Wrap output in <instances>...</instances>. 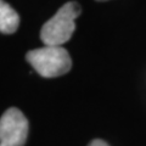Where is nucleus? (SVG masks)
Returning a JSON list of instances; mask_svg holds the SVG:
<instances>
[{
	"instance_id": "obj_1",
	"label": "nucleus",
	"mask_w": 146,
	"mask_h": 146,
	"mask_svg": "<svg viewBox=\"0 0 146 146\" xmlns=\"http://www.w3.org/2000/svg\"><path fill=\"white\" fill-rule=\"evenodd\" d=\"M80 12V5L76 1L66 3L61 6L60 10L45 22L40 31L43 43L50 46H62V44L67 43L76 31V20Z\"/></svg>"
},
{
	"instance_id": "obj_2",
	"label": "nucleus",
	"mask_w": 146,
	"mask_h": 146,
	"mask_svg": "<svg viewBox=\"0 0 146 146\" xmlns=\"http://www.w3.org/2000/svg\"><path fill=\"white\" fill-rule=\"evenodd\" d=\"M26 60L36 73L45 78L60 77L71 70L72 60L68 51L62 46H50L31 50L26 54Z\"/></svg>"
},
{
	"instance_id": "obj_3",
	"label": "nucleus",
	"mask_w": 146,
	"mask_h": 146,
	"mask_svg": "<svg viewBox=\"0 0 146 146\" xmlns=\"http://www.w3.org/2000/svg\"><path fill=\"white\" fill-rule=\"evenodd\" d=\"M28 121L18 108L6 110L0 118V146H25Z\"/></svg>"
},
{
	"instance_id": "obj_4",
	"label": "nucleus",
	"mask_w": 146,
	"mask_h": 146,
	"mask_svg": "<svg viewBox=\"0 0 146 146\" xmlns=\"http://www.w3.org/2000/svg\"><path fill=\"white\" fill-rule=\"evenodd\" d=\"M18 25V13L7 3L0 0V32L4 34H12L17 31Z\"/></svg>"
},
{
	"instance_id": "obj_5",
	"label": "nucleus",
	"mask_w": 146,
	"mask_h": 146,
	"mask_svg": "<svg viewBox=\"0 0 146 146\" xmlns=\"http://www.w3.org/2000/svg\"><path fill=\"white\" fill-rule=\"evenodd\" d=\"M89 146H110L106 141H104V140H100V139H95L93 140L91 143L89 144Z\"/></svg>"
},
{
	"instance_id": "obj_6",
	"label": "nucleus",
	"mask_w": 146,
	"mask_h": 146,
	"mask_svg": "<svg viewBox=\"0 0 146 146\" xmlns=\"http://www.w3.org/2000/svg\"><path fill=\"white\" fill-rule=\"evenodd\" d=\"M98 1H107V0H98Z\"/></svg>"
}]
</instances>
